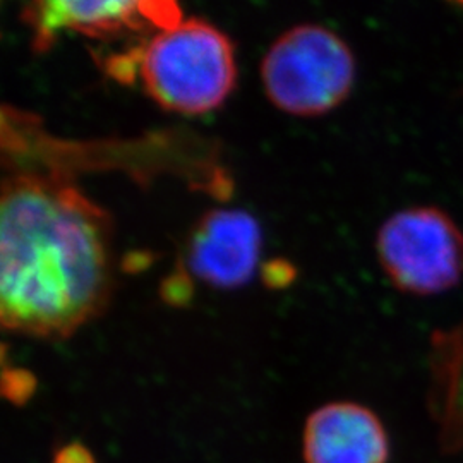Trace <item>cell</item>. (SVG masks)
I'll return each instance as SVG.
<instances>
[{
    "label": "cell",
    "instance_id": "obj_6",
    "mask_svg": "<svg viewBox=\"0 0 463 463\" xmlns=\"http://www.w3.org/2000/svg\"><path fill=\"white\" fill-rule=\"evenodd\" d=\"M306 463H386L388 434L378 415L352 402H333L307 417Z\"/></svg>",
    "mask_w": 463,
    "mask_h": 463
},
{
    "label": "cell",
    "instance_id": "obj_5",
    "mask_svg": "<svg viewBox=\"0 0 463 463\" xmlns=\"http://www.w3.org/2000/svg\"><path fill=\"white\" fill-rule=\"evenodd\" d=\"M263 249L258 218L242 208H215L199 218L185 244L193 279L232 290L252 280Z\"/></svg>",
    "mask_w": 463,
    "mask_h": 463
},
{
    "label": "cell",
    "instance_id": "obj_10",
    "mask_svg": "<svg viewBox=\"0 0 463 463\" xmlns=\"http://www.w3.org/2000/svg\"><path fill=\"white\" fill-rule=\"evenodd\" d=\"M52 463H97V460L81 443H71L55 451Z\"/></svg>",
    "mask_w": 463,
    "mask_h": 463
},
{
    "label": "cell",
    "instance_id": "obj_1",
    "mask_svg": "<svg viewBox=\"0 0 463 463\" xmlns=\"http://www.w3.org/2000/svg\"><path fill=\"white\" fill-rule=\"evenodd\" d=\"M114 290L110 215L69 179L16 170L0 193V321L17 335L64 340Z\"/></svg>",
    "mask_w": 463,
    "mask_h": 463
},
{
    "label": "cell",
    "instance_id": "obj_8",
    "mask_svg": "<svg viewBox=\"0 0 463 463\" xmlns=\"http://www.w3.org/2000/svg\"><path fill=\"white\" fill-rule=\"evenodd\" d=\"M432 414L448 432L447 441L463 445V321L438 330L430 340Z\"/></svg>",
    "mask_w": 463,
    "mask_h": 463
},
{
    "label": "cell",
    "instance_id": "obj_3",
    "mask_svg": "<svg viewBox=\"0 0 463 463\" xmlns=\"http://www.w3.org/2000/svg\"><path fill=\"white\" fill-rule=\"evenodd\" d=\"M260 72L275 109L294 117L325 116L348 99L355 59L342 36L323 24L304 23L269 45Z\"/></svg>",
    "mask_w": 463,
    "mask_h": 463
},
{
    "label": "cell",
    "instance_id": "obj_7",
    "mask_svg": "<svg viewBox=\"0 0 463 463\" xmlns=\"http://www.w3.org/2000/svg\"><path fill=\"white\" fill-rule=\"evenodd\" d=\"M149 4L110 0V2H74L50 0L24 5L21 17L33 32V47L49 49L57 34L78 32L86 36H116L128 30H139L145 23L166 26L177 19H165L164 14H149Z\"/></svg>",
    "mask_w": 463,
    "mask_h": 463
},
{
    "label": "cell",
    "instance_id": "obj_2",
    "mask_svg": "<svg viewBox=\"0 0 463 463\" xmlns=\"http://www.w3.org/2000/svg\"><path fill=\"white\" fill-rule=\"evenodd\" d=\"M137 72L156 105L203 116L222 107L235 88V49L210 21L179 17L149 36L137 55Z\"/></svg>",
    "mask_w": 463,
    "mask_h": 463
},
{
    "label": "cell",
    "instance_id": "obj_9",
    "mask_svg": "<svg viewBox=\"0 0 463 463\" xmlns=\"http://www.w3.org/2000/svg\"><path fill=\"white\" fill-rule=\"evenodd\" d=\"M34 390V380L26 371H5L4 374V386L2 393L14 405H23L26 400H30Z\"/></svg>",
    "mask_w": 463,
    "mask_h": 463
},
{
    "label": "cell",
    "instance_id": "obj_4",
    "mask_svg": "<svg viewBox=\"0 0 463 463\" xmlns=\"http://www.w3.org/2000/svg\"><path fill=\"white\" fill-rule=\"evenodd\" d=\"M376 252L386 277L407 294H443L463 279V232L439 208L390 216L376 235Z\"/></svg>",
    "mask_w": 463,
    "mask_h": 463
}]
</instances>
